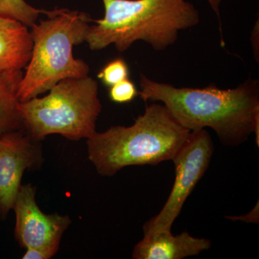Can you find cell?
Here are the masks:
<instances>
[{"label": "cell", "mask_w": 259, "mask_h": 259, "mask_svg": "<svg viewBox=\"0 0 259 259\" xmlns=\"http://www.w3.org/2000/svg\"><path fill=\"white\" fill-rule=\"evenodd\" d=\"M210 247L209 240L194 238L188 232L173 236L171 231H161L144 235L132 255L135 259H182L199 255Z\"/></svg>", "instance_id": "cell-9"}, {"label": "cell", "mask_w": 259, "mask_h": 259, "mask_svg": "<svg viewBox=\"0 0 259 259\" xmlns=\"http://www.w3.org/2000/svg\"><path fill=\"white\" fill-rule=\"evenodd\" d=\"M213 152L214 144L208 131L205 129L191 131L172 158L175 180L168 199L157 215L145 223L144 235L171 231L186 200L208 168Z\"/></svg>", "instance_id": "cell-6"}, {"label": "cell", "mask_w": 259, "mask_h": 259, "mask_svg": "<svg viewBox=\"0 0 259 259\" xmlns=\"http://www.w3.org/2000/svg\"><path fill=\"white\" fill-rule=\"evenodd\" d=\"M105 86H113L123 80L129 79V68L125 60L117 58L107 63L97 74Z\"/></svg>", "instance_id": "cell-13"}, {"label": "cell", "mask_w": 259, "mask_h": 259, "mask_svg": "<svg viewBox=\"0 0 259 259\" xmlns=\"http://www.w3.org/2000/svg\"><path fill=\"white\" fill-rule=\"evenodd\" d=\"M44 97L20 102L18 110L25 132L36 141L59 134L71 141L88 139L96 132L101 113L98 83L90 76L64 79Z\"/></svg>", "instance_id": "cell-5"}, {"label": "cell", "mask_w": 259, "mask_h": 259, "mask_svg": "<svg viewBox=\"0 0 259 259\" xmlns=\"http://www.w3.org/2000/svg\"><path fill=\"white\" fill-rule=\"evenodd\" d=\"M47 20L31 27V57L18 90L20 102L49 92L56 83L89 76L85 61L75 59L73 48L86 41L92 19L82 12L67 9L49 11Z\"/></svg>", "instance_id": "cell-4"}, {"label": "cell", "mask_w": 259, "mask_h": 259, "mask_svg": "<svg viewBox=\"0 0 259 259\" xmlns=\"http://www.w3.org/2000/svg\"><path fill=\"white\" fill-rule=\"evenodd\" d=\"M190 132L163 104L154 102L132 125L113 126L89 138V159L104 177L126 166L158 164L172 160Z\"/></svg>", "instance_id": "cell-3"}, {"label": "cell", "mask_w": 259, "mask_h": 259, "mask_svg": "<svg viewBox=\"0 0 259 259\" xmlns=\"http://www.w3.org/2000/svg\"><path fill=\"white\" fill-rule=\"evenodd\" d=\"M139 95L136 85L129 79L110 87L109 97L112 102L123 104L133 101Z\"/></svg>", "instance_id": "cell-14"}, {"label": "cell", "mask_w": 259, "mask_h": 259, "mask_svg": "<svg viewBox=\"0 0 259 259\" xmlns=\"http://www.w3.org/2000/svg\"><path fill=\"white\" fill-rule=\"evenodd\" d=\"M40 141L24 130L0 136V218L6 219L13 209L23 174L42 164Z\"/></svg>", "instance_id": "cell-8"}, {"label": "cell", "mask_w": 259, "mask_h": 259, "mask_svg": "<svg viewBox=\"0 0 259 259\" xmlns=\"http://www.w3.org/2000/svg\"><path fill=\"white\" fill-rule=\"evenodd\" d=\"M207 1L208 2L211 8H212L213 11L215 13L216 15L218 16L220 22V30L222 32V26H221L222 25H221V15H220V5H221L222 0H207Z\"/></svg>", "instance_id": "cell-17"}, {"label": "cell", "mask_w": 259, "mask_h": 259, "mask_svg": "<svg viewBox=\"0 0 259 259\" xmlns=\"http://www.w3.org/2000/svg\"><path fill=\"white\" fill-rule=\"evenodd\" d=\"M105 16L93 20L86 41L91 50L113 44L123 52L138 40L156 51L173 45L179 32L199 23V13L187 0H102Z\"/></svg>", "instance_id": "cell-2"}, {"label": "cell", "mask_w": 259, "mask_h": 259, "mask_svg": "<svg viewBox=\"0 0 259 259\" xmlns=\"http://www.w3.org/2000/svg\"><path fill=\"white\" fill-rule=\"evenodd\" d=\"M23 76V70L0 73V136L24 130L18 95Z\"/></svg>", "instance_id": "cell-11"}, {"label": "cell", "mask_w": 259, "mask_h": 259, "mask_svg": "<svg viewBox=\"0 0 259 259\" xmlns=\"http://www.w3.org/2000/svg\"><path fill=\"white\" fill-rule=\"evenodd\" d=\"M139 95L145 102H161L181 125L190 131L209 127L225 146H236L255 134L259 145V83L248 79L223 90L175 88L141 74Z\"/></svg>", "instance_id": "cell-1"}, {"label": "cell", "mask_w": 259, "mask_h": 259, "mask_svg": "<svg viewBox=\"0 0 259 259\" xmlns=\"http://www.w3.org/2000/svg\"><path fill=\"white\" fill-rule=\"evenodd\" d=\"M231 220H241L247 223H258V204L255 205L254 209L251 210V212L247 214L246 215L242 216V217H228Z\"/></svg>", "instance_id": "cell-16"}, {"label": "cell", "mask_w": 259, "mask_h": 259, "mask_svg": "<svg viewBox=\"0 0 259 259\" xmlns=\"http://www.w3.org/2000/svg\"><path fill=\"white\" fill-rule=\"evenodd\" d=\"M49 12L37 9L25 0H0V16L15 19L29 28L36 23L39 15H47Z\"/></svg>", "instance_id": "cell-12"}, {"label": "cell", "mask_w": 259, "mask_h": 259, "mask_svg": "<svg viewBox=\"0 0 259 259\" xmlns=\"http://www.w3.org/2000/svg\"><path fill=\"white\" fill-rule=\"evenodd\" d=\"M35 194L36 189L31 184L20 187L13 207L16 215L15 239L23 248H40L54 256L71 221L67 215L42 212Z\"/></svg>", "instance_id": "cell-7"}, {"label": "cell", "mask_w": 259, "mask_h": 259, "mask_svg": "<svg viewBox=\"0 0 259 259\" xmlns=\"http://www.w3.org/2000/svg\"><path fill=\"white\" fill-rule=\"evenodd\" d=\"M52 255L46 250L40 248H26V252L23 255V259H49L52 258Z\"/></svg>", "instance_id": "cell-15"}, {"label": "cell", "mask_w": 259, "mask_h": 259, "mask_svg": "<svg viewBox=\"0 0 259 259\" xmlns=\"http://www.w3.org/2000/svg\"><path fill=\"white\" fill-rule=\"evenodd\" d=\"M32 46L29 27L15 19L0 16V73L26 67Z\"/></svg>", "instance_id": "cell-10"}]
</instances>
